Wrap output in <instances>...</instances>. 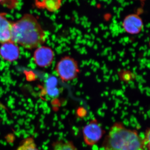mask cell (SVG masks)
I'll return each instance as SVG.
<instances>
[{"label":"cell","instance_id":"obj_1","mask_svg":"<svg viewBox=\"0 0 150 150\" xmlns=\"http://www.w3.org/2000/svg\"><path fill=\"white\" fill-rule=\"evenodd\" d=\"M46 32L32 14H25L13 23L11 41L27 49L37 48L45 43Z\"/></svg>","mask_w":150,"mask_h":150},{"label":"cell","instance_id":"obj_2","mask_svg":"<svg viewBox=\"0 0 150 150\" xmlns=\"http://www.w3.org/2000/svg\"><path fill=\"white\" fill-rule=\"evenodd\" d=\"M144 147V140L138 132L121 122L112 124L102 145V150H143Z\"/></svg>","mask_w":150,"mask_h":150},{"label":"cell","instance_id":"obj_3","mask_svg":"<svg viewBox=\"0 0 150 150\" xmlns=\"http://www.w3.org/2000/svg\"><path fill=\"white\" fill-rule=\"evenodd\" d=\"M56 72L63 82H68L75 79L80 72L78 62L73 57L65 56L57 63Z\"/></svg>","mask_w":150,"mask_h":150},{"label":"cell","instance_id":"obj_4","mask_svg":"<svg viewBox=\"0 0 150 150\" xmlns=\"http://www.w3.org/2000/svg\"><path fill=\"white\" fill-rule=\"evenodd\" d=\"M105 133V131L96 118L92 119L82 129L84 142L88 146H92L97 144Z\"/></svg>","mask_w":150,"mask_h":150},{"label":"cell","instance_id":"obj_5","mask_svg":"<svg viewBox=\"0 0 150 150\" xmlns=\"http://www.w3.org/2000/svg\"><path fill=\"white\" fill-rule=\"evenodd\" d=\"M33 59L38 67L46 68L53 63L54 58V51L48 46H40L34 52Z\"/></svg>","mask_w":150,"mask_h":150},{"label":"cell","instance_id":"obj_6","mask_svg":"<svg viewBox=\"0 0 150 150\" xmlns=\"http://www.w3.org/2000/svg\"><path fill=\"white\" fill-rule=\"evenodd\" d=\"M122 27L124 30L129 34H138L143 29V21L137 14H131L124 18L122 22Z\"/></svg>","mask_w":150,"mask_h":150},{"label":"cell","instance_id":"obj_7","mask_svg":"<svg viewBox=\"0 0 150 150\" xmlns=\"http://www.w3.org/2000/svg\"><path fill=\"white\" fill-rule=\"evenodd\" d=\"M20 53L17 44L11 40L2 43L0 47V56L7 62L16 61L19 57Z\"/></svg>","mask_w":150,"mask_h":150},{"label":"cell","instance_id":"obj_8","mask_svg":"<svg viewBox=\"0 0 150 150\" xmlns=\"http://www.w3.org/2000/svg\"><path fill=\"white\" fill-rule=\"evenodd\" d=\"M6 14L0 13V43L10 41L13 23L6 17Z\"/></svg>","mask_w":150,"mask_h":150},{"label":"cell","instance_id":"obj_9","mask_svg":"<svg viewBox=\"0 0 150 150\" xmlns=\"http://www.w3.org/2000/svg\"><path fill=\"white\" fill-rule=\"evenodd\" d=\"M62 2L61 0H46L36 1L35 5L39 8L46 9L48 11L54 12L61 8Z\"/></svg>","mask_w":150,"mask_h":150},{"label":"cell","instance_id":"obj_10","mask_svg":"<svg viewBox=\"0 0 150 150\" xmlns=\"http://www.w3.org/2000/svg\"><path fill=\"white\" fill-rule=\"evenodd\" d=\"M52 150H79L72 141L57 140L52 144Z\"/></svg>","mask_w":150,"mask_h":150},{"label":"cell","instance_id":"obj_11","mask_svg":"<svg viewBox=\"0 0 150 150\" xmlns=\"http://www.w3.org/2000/svg\"><path fill=\"white\" fill-rule=\"evenodd\" d=\"M16 150H40L38 149L33 137L25 139Z\"/></svg>","mask_w":150,"mask_h":150},{"label":"cell","instance_id":"obj_12","mask_svg":"<svg viewBox=\"0 0 150 150\" xmlns=\"http://www.w3.org/2000/svg\"><path fill=\"white\" fill-rule=\"evenodd\" d=\"M120 78L121 80L125 82H129L133 80L135 78L133 73L129 71H123L120 73Z\"/></svg>","mask_w":150,"mask_h":150},{"label":"cell","instance_id":"obj_13","mask_svg":"<svg viewBox=\"0 0 150 150\" xmlns=\"http://www.w3.org/2000/svg\"><path fill=\"white\" fill-rule=\"evenodd\" d=\"M0 4L9 8H15L18 5V1H0Z\"/></svg>","mask_w":150,"mask_h":150},{"label":"cell","instance_id":"obj_14","mask_svg":"<svg viewBox=\"0 0 150 150\" xmlns=\"http://www.w3.org/2000/svg\"><path fill=\"white\" fill-rule=\"evenodd\" d=\"M144 141L145 147H146L147 150H150V128L146 131Z\"/></svg>","mask_w":150,"mask_h":150}]
</instances>
